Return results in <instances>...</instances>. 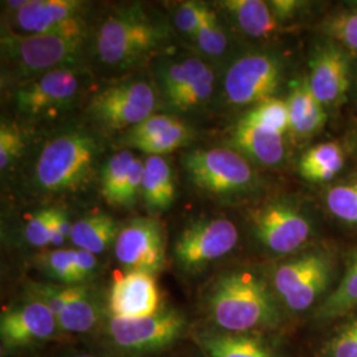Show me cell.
<instances>
[{
    "label": "cell",
    "instance_id": "obj_1",
    "mask_svg": "<svg viewBox=\"0 0 357 357\" xmlns=\"http://www.w3.org/2000/svg\"><path fill=\"white\" fill-rule=\"evenodd\" d=\"M206 307L217 328L231 333L273 327L280 311L265 282L249 271H230L218 277L206 296Z\"/></svg>",
    "mask_w": 357,
    "mask_h": 357
},
{
    "label": "cell",
    "instance_id": "obj_2",
    "mask_svg": "<svg viewBox=\"0 0 357 357\" xmlns=\"http://www.w3.org/2000/svg\"><path fill=\"white\" fill-rule=\"evenodd\" d=\"M168 38L166 23L141 6L122 7L103 22L97 33V53L105 64L130 66L159 48Z\"/></svg>",
    "mask_w": 357,
    "mask_h": 357
},
{
    "label": "cell",
    "instance_id": "obj_3",
    "mask_svg": "<svg viewBox=\"0 0 357 357\" xmlns=\"http://www.w3.org/2000/svg\"><path fill=\"white\" fill-rule=\"evenodd\" d=\"M97 146L82 131L65 132L48 142L38 156L35 176L48 192L75 191L89 178Z\"/></svg>",
    "mask_w": 357,
    "mask_h": 357
},
{
    "label": "cell",
    "instance_id": "obj_4",
    "mask_svg": "<svg viewBox=\"0 0 357 357\" xmlns=\"http://www.w3.org/2000/svg\"><path fill=\"white\" fill-rule=\"evenodd\" d=\"M84 38L57 33L24 35L7 32L1 36V51L24 76L68 68L79 57Z\"/></svg>",
    "mask_w": 357,
    "mask_h": 357
},
{
    "label": "cell",
    "instance_id": "obj_5",
    "mask_svg": "<svg viewBox=\"0 0 357 357\" xmlns=\"http://www.w3.org/2000/svg\"><path fill=\"white\" fill-rule=\"evenodd\" d=\"M192 184L217 196L250 191L255 175L241 153L229 149L195 150L183 159Z\"/></svg>",
    "mask_w": 357,
    "mask_h": 357
},
{
    "label": "cell",
    "instance_id": "obj_6",
    "mask_svg": "<svg viewBox=\"0 0 357 357\" xmlns=\"http://www.w3.org/2000/svg\"><path fill=\"white\" fill-rule=\"evenodd\" d=\"M185 317L172 308H162L151 317L122 319L110 317L106 335L118 351L142 355L166 349L187 331Z\"/></svg>",
    "mask_w": 357,
    "mask_h": 357
},
{
    "label": "cell",
    "instance_id": "obj_7",
    "mask_svg": "<svg viewBox=\"0 0 357 357\" xmlns=\"http://www.w3.org/2000/svg\"><path fill=\"white\" fill-rule=\"evenodd\" d=\"M238 238L237 227L228 218L197 220L178 234L174 257L184 273L197 274L229 255Z\"/></svg>",
    "mask_w": 357,
    "mask_h": 357
},
{
    "label": "cell",
    "instance_id": "obj_8",
    "mask_svg": "<svg viewBox=\"0 0 357 357\" xmlns=\"http://www.w3.org/2000/svg\"><path fill=\"white\" fill-rule=\"evenodd\" d=\"M332 261L324 253H306L282 264L274 273V287L284 305L301 312L312 306L331 282Z\"/></svg>",
    "mask_w": 357,
    "mask_h": 357
},
{
    "label": "cell",
    "instance_id": "obj_9",
    "mask_svg": "<svg viewBox=\"0 0 357 357\" xmlns=\"http://www.w3.org/2000/svg\"><path fill=\"white\" fill-rule=\"evenodd\" d=\"M156 96L144 81H128L98 91L89 113L109 130L132 128L153 115Z\"/></svg>",
    "mask_w": 357,
    "mask_h": 357
},
{
    "label": "cell",
    "instance_id": "obj_10",
    "mask_svg": "<svg viewBox=\"0 0 357 357\" xmlns=\"http://www.w3.org/2000/svg\"><path fill=\"white\" fill-rule=\"evenodd\" d=\"M282 78V65L270 54H248L230 66L224 78L228 101L237 106L273 98Z\"/></svg>",
    "mask_w": 357,
    "mask_h": 357
},
{
    "label": "cell",
    "instance_id": "obj_11",
    "mask_svg": "<svg viewBox=\"0 0 357 357\" xmlns=\"http://www.w3.org/2000/svg\"><path fill=\"white\" fill-rule=\"evenodd\" d=\"M116 261L126 271L160 273L166 265L163 228L153 218H134L125 224L114 243Z\"/></svg>",
    "mask_w": 357,
    "mask_h": 357
},
{
    "label": "cell",
    "instance_id": "obj_12",
    "mask_svg": "<svg viewBox=\"0 0 357 357\" xmlns=\"http://www.w3.org/2000/svg\"><path fill=\"white\" fill-rule=\"evenodd\" d=\"M255 237L275 255H290L307 243L311 225L293 205L270 203L252 213Z\"/></svg>",
    "mask_w": 357,
    "mask_h": 357
},
{
    "label": "cell",
    "instance_id": "obj_13",
    "mask_svg": "<svg viewBox=\"0 0 357 357\" xmlns=\"http://www.w3.org/2000/svg\"><path fill=\"white\" fill-rule=\"evenodd\" d=\"M82 10L84 3L77 0H26L13 13V22L24 35L57 33L84 38Z\"/></svg>",
    "mask_w": 357,
    "mask_h": 357
},
{
    "label": "cell",
    "instance_id": "obj_14",
    "mask_svg": "<svg viewBox=\"0 0 357 357\" xmlns=\"http://www.w3.org/2000/svg\"><path fill=\"white\" fill-rule=\"evenodd\" d=\"M57 332L60 330L53 312L32 296L1 312L0 337L6 349L15 351L47 342Z\"/></svg>",
    "mask_w": 357,
    "mask_h": 357
},
{
    "label": "cell",
    "instance_id": "obj_15",
    "mask_svg": "<svg viewBox=\"0 0 357 357\" xmlns=\"http://www.w3.org/2000/svg\"><path fill=\"white\" fill-rule=\"evenodd\" d=\"M81 79L72 68H60L41 75L16 93V106L26 115L45 114L75 100Z\"/></svg>",
    "mask_w": 357,
    "mask_h": 357
},
{
    "label": "cell",
    "instance_id": "obj_16",
    "mask_svg": "<svg viewBox=\"0 0 357 357\" xmlns=\"http://www.w3.org/2000/svg\"><path fill=\"white\" fill-rule=\"evenodd\" d=\"M160 310V293L153 274L126 271L115 280L109 296L112 317L141 319L151 317Z\"/></svg>",
    "mask_w": 357,
    "mask_h": 357
},
{
    "label": "cell",
    "instance_id": "obj_17",
    "mask_svg": "<svg viewBox=\"0 0 357 357\" xmlns=\"http://www.w3.org/2000/svg\"><path fill=\"white\" fill-rule=\"evenodd\" d=\"M349 60L335 45L321 47L310 61L307 85L323 106L340 102L349 90Z\"/></svg>",
    "mask_w": 357,
    "mask_h": 357
},
{
    "label": "cell",
    "instance_id": "obj_18",
    "mask_svg": "<svg viewBox=\"0 0 357 357\" xmlns=\"http://www.w3.org/2000/svg\"><path fill=\"white\" fill-rule=\"evenodd\" d=\"M191 128L175 116L153 114L141 125L130 128L123 143L143 153L162 155L178 150L191 139Z\"/></svg>",
    "mask_w": 357,
    "mask_h": 357
},
{
    "label": "cell",
    "instance_id": "obj_19",
    "mask_svg": "<svg viewBox=\"0 0 357 357\" xmlns=\"http://www.w3.org/2000/svg\"><path fill=\"white\" fill-rule=\"evenodd\" d=\"M233 146L262 166H278L286 147L281 132L241 119L233 132Z\"/></svg>",
    "mask_w": 357,
    "mask_h": 357
},
{
    "label": "cell",
    "instance_id": "obj_20",
    "mask_svg": "<svg viewBox=\"0 0 357 357\" xmlns=\"http://www.w3.org/2000/svg\"><path fill=\"white\" fill-rule=\"evenodd\" d=\"M289 109V130L301 138L311 137L324 126L327 114L307 85V81H294L286 100Z\"/></svg>",
    "mask_w": 357,
    "mask_h": 357
},
{
    "label": "cell",
    "instance_id": "obj_21",
    "mask_svg": "<svg viewBox=\"0 0 357 357\" xmlns=\"http://www.w3.org/2000/svg\"><path fill=\"white\" fill-rule=\"evenodd\" d=\"M199 344L208 357H278L268 343L246 333L206 332Z\"/></svg>",
    "mask_w": 357,
    "mask_h": 357
},
{
    "label": "cell",
    "instance_id": "obj_22",
    "mask_svg": "<svg viewBox=\"0 0 357 357\" xmlns=\"http://www.w3.org/2000/svg\"><path fill=\"white\" fill-rule=\"evenodd\" d=\"M142 196L153 212H163L175 200V183L171 167L165 158L151 155L144 162Z\"/></svg>",
    "mask_w": 357,
    "mask_h": 357
},
{
    "label": "cell",
    "instance_id": "obj_23",
    "mask_svg": "<svg viewBox=\"0 0 357 357\" xmlns=\"http://www.w3.org/2000/svg\"><path fill=\"white\" fill-rule=\"evenodd\" d=\"M119 229L114 218L106 213L89 215L73 224L70 241L77 249L102 255L115 243Z\"/></svg>",
    "mask_w": 357,
    "mask_h": 357
},
{
    "label": "cell",
    "instance_id": "obj_24",
    "mask_svg": "<svg viewBox=\"0 0 357 357\" xmlns=\"http://www.w3.org/2000/svg\"><path fill=\"white\" fill-rule=\"evenodd\" d=\"M221 4L250 38H266L278 29V20L266 1L227 0Z\"/></svg>",
    "mask_w": 357,
    "mask_h": 357
},
{
    "label": "cell",
    "instance_id": "obj_25",
    "mask_svg": "<svg viewBox=\"0 0 357 357\" xmlns=\"http://www.w3.org/2000/svg\"><path fill=\"white\" fill-rule=\"evenodd\" d=\"M344 160V151L337 143H320L303 153L299 162V172L308 181L324 183L340 172Z\"/></svg>",
    "mask_w": 357,
    "mask_h": 357
},
{
    "label": "cell",
    "instance_id": "obj_26",
    "mask_svg": "<svg viewBox=\"0 0 357 357\" xmlns=\"http://www.w3.org/2000/svg\"><path fill=\"white\" fill-rule=\"evenodd\" d=\"M101 315V305L88 287L65 307L64 311L56 319L60 332L88 333L100 324Z\"/></svg>",
    "mask_w": 357,
    "mask_h": 357
},
{
    "label": "cell",
    "instance_id": "obj_27",
    "mask_svg": "<svg viewBox=\"0 0 357 357\" xmlns=\"http://www.w3.org/2000/svg\"><path fill=\"white\" fill-rule=\"evenodd\" d=\"M137 158L125 150L107 159L101 172V188L105 200L116 206H128V175Z\"/></svg>",
    "mask_w": 357,
    "mask_h": 357
},
{
    "label": "cell",
    "instance_id": "obj_28",
    "mask_svg": "<svg viewBox=\"0 0 357 357\" xmlns=\"http://www.w3.org/2000/svg\"><path fill=\"white\" fill-rule=\"evenodd\" d=\"M357 307V258L352 261L335 291L318 308L317 318L335 319Z\"/></svg>",
    "mask_w": 357,
    "mask_h": 357
},
{
    "label": "cell",
    "instance_id": "obj_29",
    "mask_svg": "<svg viewBox=\"0 0 357 357\" xmlns=\"http://www.w3.org/2000/svg\"><path fill=\"white\" fill-rule=\"evenodd\" d=\"M209 66L196 57H184L167 65L162 72V86L167 101L175 100L180 91L191 85Z\"/></svg>",
    "mask_w": 357,
    "mask_h": 357
},
{
    "label": "cell",
    "instance_id": "obj_30",
    "mask_svg": "<svg viewBox=\"0 0 357 357\" xmlns=\"http://www.w3.org/2000/svg\"><path fill=\"white\" fill-rule=\"evenodd\" d=\"M36 264L50 278L59 282L60 284H82L78 278L76 268L72 262L69 249L45 250L36 257Z\"/></svg>",
    "mask_w": 357,
    "mask_h": 357
},
{
    "label": "cell",
    "instance_id": "obj_31",
    "mask_svg": "<svg viewBox=\"0 0 357 357\" xmlns=\"http://www.w3.org/2000/svg\"><path fill=\"white\" fill-rule=\"evenodd\" d=\"M88 289L85 284L66 286L56 283H32L29 289V296L44 303L57 318L65 307L68 306L77 296H79Z\"/></svg>",
    "mask_w": 357,
    "mask_h": 357
},
{
    "label": "cell",
    "instance_id": "obj_32",
    "mask_svg": "<svg viewBox=\"0 0 357 357\" xmlns=\"http://www.w3.org/2000/svg\"><path fill=\"white\" fill-rule=\"evenodd\" d=\"M243 119L250 123L275 130L283 135L289 130L287 102L278 98H270L255 105Z\"/></svg>",
    "mask_w": 357,
    "mask_h": 357
},
{
    "label": "cell",
    "instance_id": "obj_33",
    "mask_svg": "<svg viewBox=\"0 0 357 357\" xmlns=\"http://www.w3.org/2000/svg\"><path fill=\"white\" fill-rule=\"evenodd\" d=\"M327 206L336 218L357 225V180L332 187L327 193Z\"/></svg>",
    "mask_w": 357,
    "mask_h": 357
},
{
    "label": "cell",
    "instance_id": "obj_34",
    "mask_svg": "<svg viewBox=\"0 0 357 357\" xmlns=\"http://www.w3.org/2000/svg\"><path fill=\"white\" fill-rule=\"evenodd\" d=\"M193 40L205 56L218 57L227 51L228 38L213 10L209 8L205 15L203 24Z\"/></svg>",
    "mask_w": 357,
    "mask_h": 357
},
{
    "label": "cell",
    "instance_id": "obj_35",
    "mask_svg": "<svg viewBox=\"0 0 357 357\" xmlns=\"http://www.w3.org/2000/svg\"><path fill=\"white\" fill-rule=\"evenodd\" d=\"M213 86H215V75L212 69L208 68L202 76L192 82L191 85H188L183 91H180L175 97V100H172L169 105L180 110L197 107L211 98L213 93Z\"/></svg>",
    "mask_w": 357,
    "mask_h": 357
},
{
    "label": "cell",
    "instance_id": "obj_36",
    "mask_svg": "<svg viewBox=\"0 0 357 357\" xmlns=\"http://www.w3.org/2000/svg\"><path fill=\"white\" fill-rule=\"evenodd\" d=\"M324 31L347 48L357 53V11L332 16L326 22Z\"/></svg>",
    "mask_w": 357,
    "mask_h": 357
},
{
    "label": "cell",
    "instance_id": "obj_37",
    "mask_svg": "<svg viewBox=\"0 0 357 357\" xmlns=\"http://www.w3.org/2000/svg\"><path fill=\"white\" fill-rule=\"evenodd\" d=\"M56 215V208L43 209L31 217L24 228L26 243L35 248H45L51 245L52 227Z\"/></svg>",
    "mask_w": 357,
    "mask_h": 357
},
{
    "label": "cell",
    "instance_id": "obj_38",
    "mask_svg": "<svg viewBox=\"0 0 357 357\" xmlns=\"http://www.w3.org/2000/svg\"><path fill=\"white\" fill-rule=\"evenodd\" d=\"M208 11L209 6H206L205 3L185 1L176 10L175 26L184 36L195 38Z\"/></svg>",
    "mask_w": 357,
    "mask_h": 357
},
{
    "label": "cell",
    "instance_id": "obj_39",
    "mask_svg": "<svg viewBox=\"0 0 357 357\" xmlns=\"http://www.w3.org/2000/svg\"><path fill=\"white\" fill-rule=\"evenodd\" d=\"M326 357H357V318L332 336L326 347Z\"/></svg>",
    "mask_w": 357,
    "mask_h": 357
},
{
    "label": "cell",
    "instance_id": "obj_40",
    "mask_svg": "<svg viewBox=\"0 0 357 357\" xmlns=\"http://www.w3.org/2000/svg\"><path fill=\"white\" fill-rule=\"evenodd\" d=\"M23 146L22 132L16 126L3 122L0 126V168L3 171L20 156Z\"/></svg>",
    "mask_w": 357,
    "mask_h": 357
},
{
    "label": "cell",
    "instance_id": "obj_41",
    "mask_svg": "<svg viewBox=\"0 0 357 357\" xmlns=\"http://www.w3.org/2000/svg\"><path fill=\"white\" fill-rule=\"evenodd\" d=\"M70 257H72V262L76 268L77 274L81 283L84 284L85 282L90 280L93 277V274L96 273L97 268V255L82 250V249H69Z\"/></svg>",
    "mask_w": 357,
    "mask_h": 357
},
{
    "label": "cell",
    "instance_id": "obj_42",
    "mask_svg": "<svg viewBox=\"0 0 357 357\" xmlns=\"http://www.w3.org/2000/svg\"><path fill=\"white\" fill-rule=\"evenodd\" d=\"M271 11L278 22H284L294 17L303 8V1L298 0H273L268 3Z\"/></svg>",
    "mask_w": 357,
    "mask_h": 357
},
{
    "label": "cell",
    "instance_id": "obj_43",
    "mask_svg": "<svg viewBox=\"0 0 357 357\" xmlns=\"http://www.w3.org/2000/svg\"><path fill=\"white\" fill-rule=\"evenodd\" d=\"M65 357H97L93 354H88V352H77V354H70V355H66Z\"/></svg>",
    "mask_w": 357,
    "mask_h": 357
},
{
    "label": "cell",
    "instance_id": "obj_44",
    "mask_svg": "<svg viewBox=\"0 0 357 357\" xmlns=\"http://www.w3.org/2000/svg\"><path fill=\"white\" fill-rule=\"evenodd\" d=\"M356 258H357V255H356Z\"/></svg>",
    "mask_w": 357,
    "mask_h": 357
}]
</instances>
